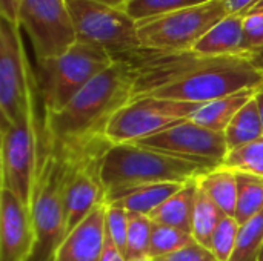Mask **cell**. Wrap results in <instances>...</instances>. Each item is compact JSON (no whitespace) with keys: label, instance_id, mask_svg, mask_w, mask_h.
<instances>
[{"label":"cell","instance_id":"cell-33","mask_svg":"<svg viewBox=\"0 0 263 261\" xmlns=\"http://www.w3.org/2000/svg\"><path fill=\"white\" fill-rule=\"evenodd\" d=\"M230 14H248V11L259 2V0H223Z\"/></svg>","mask_w":263,"mask_h":261},{"label":"cell","instance_id":"cell-34","mask_svg":"<svg viewBox=\"0 0 263 261\" xmlns=\"http://www.w3.org/2000/svg\"><path fill=\"white\" fill-rule=\"evenodd\" d=\"M102 261H126L125 255L116 248V245L108 237H106V243H105V251H103Z\"/></svg>","mask_w":263,"mask_h":261},{"label":"cell","instance_id":"cell-27","mask_svg":"<svg viewBox=\"0 0 263 261\" xmlns=\"http://www.w3.org/2000/svg\"><path fill=\"white\" fill-rule=\"evenodd\" d=\"M193 240L194 238L191 237V234H188L185 231L154 223L153 225V234H151L149 257L159 258V257L170 255V254L182 249L183 246H186Z\"/></svg>","mask_w":263,"mask_h":261},{"label":"cell","instance_id":"cell-22","mask_svg":"<svg viewBox=\"0 0 263 261\" xmlns=\"http://www.w3.org/2000/svg\"><path fill=\"white\" fill-rule=\"evenodd\" d=\"M263 251V211L240 225L234 251L228 261H260Z\"/></svg>","mask_w":263,"mask_h":261},{"label":"cell","instance_id":"cell-30","mask_svg":"<svg viewBox=\"0 0 263 261\" xmlns=\"http://www.w3.org/2000/svg\"><path fill=\"white\" fill-rule=\"evenodd\" d=\"M263 45V12H248L243 17V55Z\"/></svg>","mask_w":263,"mask_h":261},{"label":"cell","instance_id":"cell-12","mask_svg":"<svg viewBox=\"0 0 263 261\" xmlns=\"http://www.w3.org/2000/svg\"><path fill=\"white\" fill-rule=\"evenodd\" d=\"M137 145L210 169L220 166L228 154L223 134L210 131L190 118L143 138Z\"/></svg>","mask_w":263,"mask_h":261},{"label":"cell","instance_id":"cell-37","mask_svg":"<svg viewBox=\"0 0 263 261\" xmlns=\"http://www.w3.org/2000/svg\"><path fill=\"white\" fill-rule=\"evenodd\" d=\"M92 2H97V3H102V5H106V6H111V8L123 9L126 6V3L131 2V0H92Z\"/></svg>","mask_w":263,"mask_h":261},{"label":"cell","instance_id":"cell-32","mask_svg":"<svg viewBox=\"0 0 263 261\" xmlns=\"http://www.w3.org/2000/svg\"><path fill=\"white\" fill-rule=\"evenodd\" d=\"M18 9H20V0H0L2 18L18 25Z\"/></svg>","mask_w":263,"mask_h":261},{"label":"cell","instance_id":"cell-35","mask_svg":"<svg viewBox=\"0 0 263 261\" xmlns=\"http://www.w3.org/2000/svg\"><path fill=\"white\" fill-rule=\"evenodd\" d=\"M247 57L250 58V62H251L257 69H260L263 72V45L259 49H256V51H253L251 54H248Z\"/></svg>","mask_w":263,"mask_h":261},{"label":"cell","instance_id":"cell-39","mask_svg":"<svg viewBox=\"0 0 263 261\" xmlns=\"http://www.w3.org/2000/svg\"><path fill=\"white\" fill-rule=\"evenodd\" d=\"M126 261H156L153 257H139V258H131V260Z\"/></svg>","mask_w":263,"mask_h":261},{"label":"cell","instance_id":"cell-8","mask_svg":"<svg viewBox=\"0 0 263 261\" xmlns=\"http://www.w3.org/2000/svg\"><path fill=\"white\" fill-rule=\"evenodd\" d=\"M228 14L223 0H210L162 17L137 22L139 38L145 49L193 51L197 42Z\"/></svg>","mask_w":263,"mask_h":261},{"label":"cell","instance_id":"cell-19","mask_svg":"<svg viewBox=\"0 0 263 261\" xmlns=\"http://www.w3.org/2000/svg\"><path fill=\"white\" fill-rule=\"evenodd\" d=\"M183 183H156L134 188L114 200L108 202L109 205H116L125 209L129 214L146 215L149 217L154 211H157Z\"/></svg>","mask_w":263,"mask_h":261},{"label":"cell","instance_id":"cell-24","mask_svg":"<svg viewBox=\"0 0 263 261\" xmlns=\"http://www.w3.org/2000/svg\"><path fill=\"white\" fill-rule=\"evenodd\" d=\"M222 166L263 180V137L245 146L228 151Z\"/></svg>","mask_w":263,"mask_h":261},{"label":"cell","instance_id":"cell-16","mask_svg":"<svg viewBox=\"0 0 263 261\" xmlns=\"http://www.w3.org/2000/svg\"><path fill=\"white\" fill-rule=\"evenodd\" d=\"M254 89H243L236 94H230L206 103H202L190 117L191 122L214 131L223 134L234 115L253 98Z\"/></svg>","mask_w":263,"mask_h":261},{"label":"cell","instance_id":"cell-20","mask_svg":"<svg viewBox=\"0 0 263 261\" xmlns=\"http://www.w3.org/2000/svg\"><path fill=\"white\" fill-rule=\"evenodd\" d=\"M254 97V95H253ZM228 151L245 146L251 142L263 137V125L256 106L254 98H251L231 120L223 132Z\"/></svg>","mask_w":263,"mask_h":261},{"label":"cell","instance_id":"cell-5","mask_svg":"<svg viewBox=\"0 0 263 261\" xmlns=\"http://www.w3.org/2000/svg\"><path fill=\"white\" fill-rule=\"evenodd\" d=\"M114 60L105 49L77 40L62 55L37 63L35 75L39 98L43 106L42 115L60 111L96 75L111 66Z\"/></svg>","mask_w":263,"mask_h":261},{"label":"cell","instance_id":"cell-38","mask_svg":"<svg viewBox=\"0 0 263 261\" xmlns=\"http://www.w3.org/2000/svg\"><path fill=\"white\" fill-rule=\"evenodd\" d=\"M248 12H263V0H259Z\"/></svg>","mask_w":263,"mask_h":261},{"label":"cell","instance_id":"cell-1","mask_svg":"<svg viewBox=\"0 0 263 261\" xmlns=\"http://www.w3.org/2000/svg\"><path fill=\"white\" fill-rule=\"evenodd\" d=\"M134 74L133 98L157 97L206 103L263 82V72L247 55L205 57L194 51L139 49L125 57Z\"/></svg>","mask_w":263,"mask_h":261},{"label":"cell","instance_id":"cell-17","mask_svg":"<svg viewBox=\"0 0 263 261\" xmlns=\"http://www.w3.org/2000/svg\"><path fill=\"white\" fill-rule=\"evenodd\" d=\"M197 195V178L183 183L149 218L154 223L171 226L191 234L193 212Z\"/></svg>","mask_w":263,"mask_h":261},{"label":"cell","instance_id":"cell-9","mask_svg":"<svg viewBox=\"0 0 263 261\" xmlns=\"http://www.w3.org/2000/svg\"><path fill=\"white\" fill-rule=\"evenodd\" d=\"M77 40L105 49L114 58H125L139 49L137 23L123 11L92 0H66Z\"/></svg>","mask_w":263,"mask_h":261},{"label":"cell","instance_id":"cell-15","mask_svg":"<svg viewBox=\"0 0 263 261\" xmlns=\"http://www.w3.org/2000/svg\"><path fill=\"white\" fill-rule=\"evenodd\" d=\"M243 14H228L214 25L193 48L199 55H243Z\"/></svg>","mask_w":263,"mask_h":261},{"label":"cell","instance_id":"cell-29","mask_svg":"<svg viewBox=\"0 0 263 261\" xmlns=\"http://www.w3.org/2000/svg\"><path fill=\"white\" fill-rule=\"evenodd\" d=\"M128 228H129V212L125 209L106 203L105 212V231L106 237L116 245V248L125 255L126 249V238H128Z\"/></svg>","mask_w":263,"mask_h":261},{"label":"cell","instance_id":"cell-6","mask_svg":"<svg viewBox=\"0 0 263 261\" xmlns=\"http://www.w3.org/2000/svg\"><path fill=\"white\" fill-rule=\"evenodd\" d=\"M43 149V117L32 106L17 123H0L2 186L29 209Z\"/></svg>","mask_w":263,"mask_h":261},{"label":"cell","instance_id":"cell-25","mask_svg":"<svg viewBox=\"0 0 263 261\" xmlns=\"http://www.w3.org/2000/svg\"><path fill=\"white\" fill-rule=\"evenodd\" d=\"M206 2L210 0H131L126 3L123 11L137 23L142 20L162 17L174 11L191 8Z\"/></svg>","mask_w":263,"mask_h":261},{"label":"cell","instance_id":"cell-2","mask_svg":"<svg viewBox=\"0 0 263 261\" xmlns=\"http://www.w3.org/2000/svg\"><path fill=\"white\" fill-rule=\"evenodd\" d=\"M134 74L131 65L116 58L96 75L60 111L43 117L45 134L63 148H76L105 138L111 117L133 100Z\"/></svg>","mask_w":263,"mask_h":261},{"label":"cell","instance_id":"cell-14","mask_svg":"<svg viewBox=\"0 0 263 261\" xmlns=\"http://www.w3.org/2000/svg\"><path fill=\"white\" fill-rule=\"evenodd\" d=\"M106 203L99 205L82 223L65 235L52 261H102L106 231Z\"/></svg>","mask_w":263,"mask_h":261},{"label":"cell","instance_id":"cell-13","mask_svg":"<svg viewBox=\"0 0 263 261\" xmlns=\"http://www.w3.org/2000/svg\"><path fill=\"white\" fill-rule=\"evenodd\" d=\"M35 246L31 209L0 188V261H31Z\"/></svg>","mask_w":263,"mask_h":261},{"label":"cell","instance_id":"cell-26","mask_svg":"<svg viewBox=\"0 0 263 261\" xmlns=\"http://www.w3.org/2000/svg\"><path fill=\"white\" fill-rule=\"evenodd\" d=\"M153 225L154 222L146 215L129 214V228H128V238H126V249H125L126 260L149 257Z\"/></svg>","mask_w":263,"mask_h":261},{"label":"cell","instance_id":"cell-40","mask_svg":"<svg viewBox=\"0 0 263 261\" xmlns=\"http://www.w3.org/2000/svg\"><path fill=\"white\" fill-rule=\"evenodd\" d=\"M260 261H263V251H262V257H260Z\"/></svg>","mask_w":263,"mask_h":261},{"label":"cell","instance_id":"cell-23","mask_svg":"<svg viewBox=\"0 0 263 261\" xmlns=\"http://www.w3.org/2000/svg\"><path fill=\"white\" fill-rule=\"evenodd\" d=\"M239 197L236 218L240 225L254 218L263 211V180L237 172Z\"/></svg>","mask_w":263,"mask_h":261},{"label":"cell","instance_id":"cell-18","mask_svg":"<svg viewBox=\"0 0 263 261\" xmlns=\"http://www.w3.org/2000/svg\"><path fill=\"white\" fill-rule=\"evenodd\" d=\"M197 185L225 215L236 217L239 197V178L236 171L220 165L197 177Z\"/></svg>","mask_w":263,"mask_h":261},{"label":"cell","instance_id":"cell-3","mask_svg":"<svg viewBox=\"0 0 263 261\" xmlns=\"http://www.w3.org/2000/svg\"><path fill=\"white\" fill-rule=\"evenodd\" d=\"M206 171L210 168L137 143L109 145L102 157V182L106 192L105 203L139 186L186 183L196 180Z\"/></svg>","mask_w":263,"mask_h":261},{"label":"cell","instance_id":"cell-31","mask_svg":"<svg viewBox=\"0 0 263 261\" xmlns=\"http://www.w3.org/2000/svg\"><path fill=\"white\" fill-rule=\"evenodd\" d=\"M156 261H219L217 257L203 245L197 243L196 240H193L191 243H188L186 246H183L182 249L165 255V257H159L154 258Z\"/></svg>","mask_w":263,"mask_h":261},{"label":"cell","instance_id":"cell-36","mask_svg":"<svg viewBox=\"0 0 263 261\" xmlns=\"http://www.w3.org/2000/svg\"><path fill=\"white\" fill-rule=\"evenodd\" d=\"M254 102H256V106H257V109H259V115H260V120H262V125H263V82L259 85V86H256V89H254Z\"/></svg>","mask_w":263,"mask_h":261},{"label":"cell","instance_id":"cell-7","mask_svg":"<svg viewBox=\"0 0 263 261\" xmlns=\"http://www.w3.org/2000/svg\"><path fill=\"white\" fill-rule=\"evenodd\" d=\"M20 25L0 18V115L2 123H17L37 105L39 86Z\"/></svg>","mask_w":263,"mask_h":261},{"label":"cell","instance_id":"cell-21","mask_svg":"<svg viewBox=\"0 0 263 261\" xmlns=\"http://www.w3.org/2000/svg\"><path fill=\"white\" fill-rule=\"evenodd\" d=\"M225 214L216 206V203L197 185V195H196L193 225H191V237L197 243L208 248L211 235Z\"/></svg>","mask_w":263,"mask_h":261},{"label":"cell","instance_id":"cell-4","mask_svg":"<svg viewBox=\"0 0 263 261\" xmlns=\"http://www.w3.org/2000/svg\"><path fill=\"white\" fill-rule=\"evenodd\" d=\"M63 177L65 154L43 131L42 160L31 202V218L35 237L31 261H52L59 245L66 235Z\"/></svg>","mask_w":263,"mask_h":261},{"label":"cell","instance_id":"cell-28","mask_svg":"<svg viewBox=\"0 0 263 261\" xmlns=\"http://www.w3.org/2000/svg\"><path fill=\"white\" fill-rule=\"evenodd\" d=\"M239 231H240V223L237 222L236 217L225 215L220 220V223L214 229L210 245H208V249L217 257V260H230V257L234 251L237 237H239Z\"/></svg>","mask_w":263,"mask_h":261},{"label":"cell","instance_id":"cell-10","mask_svg":"<svg viewBox=\"0 0 263 261\" xmlns=\"http://www.w3.org/2000/svg\"><path fill=\"white\" fill-rule=\"evenodd\" d=\"M200 105L157 97H137L111 117L103 137L111 145L139 143L179 122L188 120Z\"/></svg>","mask_w":263,"mask_h":261},{"label":"cell","instance_id":"cell-11","mask_svg":"<svg viewBox=\"0 0 263 261\" xmlns=\"http://www.w3.org/2000/svg\"><path fill=\"white\" fill-rule=\"evenodd\" d=\"M18 25L32 45L37 63L62 55L77 42L66 0H20Z\"/></svg>","mask_w":263,"mask_h":261}]
</instances>
